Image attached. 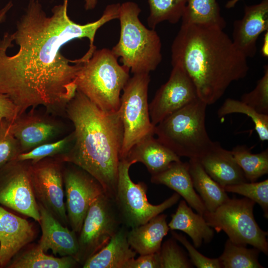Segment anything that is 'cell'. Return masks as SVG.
<instances>
[{
    "instance_id": "obj_2",
    "label": "cell",
    "mask_w": 268,
    "mask_h": 268,
    "mask_svg": "<svg viewBox=\"0 0 268 268\" xmlns=\"http://www.w3.org/2000/svg\"><path fill=\"white\" fill-rule=\"evenodd\" d=\"M171 50L172 65L184 68L207 105L215 103L249 71L247 58L218 26L181 24Z\"/></svg>"
},
{
    "instance_id": "obj_23",
    "label": "cell",
    "mask_w": 268,
    "mask_h": 268,
    "mask_svg": "<svg viewBox=\"0 0 268 268\" xmlns=\"http://www.w3.org/2000/svg\"><path fill=\"white\" fill-rule=\"evenodd\" d=\"M167 215L159 214L147 222L130 229L128 240L130 247L140 255L160 251L163 238L170 230Z\"/></svg>"
},
{
    "instance_id": "obj_11",
    "label": "cell",
    "mask_w": 268,
    "mask_h": 268,
    "mask_svg": "<svg viewBox=\"0 0 268 268\" xmlns=\"http://www.w3.org/2000/svg\"><path fill=\"white\" fill-rule=\"evenodd\" d=\"M15 160L0 169V204L39 222L40 215L32 185L30 166Z\"/></svg>"
},
{
    "instance_id": "obj_24",
    "label": "cell",
    "mask_w": 268,
    "mask_h": 268,
    "mask_svg": "<svg viewBox=\"0 0 268 268\" xmlns=\"http://www.w3.org/2000/svg\"><path fill=\"white\" fill-rule=\"evenodd\" d=\"M168 225L171 230H181L188 235L197 248L203 242H210L214 237L212 228L207 224L203 215L194 212L184 200L180 201Z\"/></svg>"
},
{
    "instance_id": "obj_40",
    "label": "cell",
    "mask_w": 268,
    "mask_h": 268,
    "mask_svg": "<svg viewBox=\"0 0 268 268\" xmlns=\"http://www.w3.org/2000/svg\"><path fill=\"white\" fill-rule=\"evenodd\" d=\"M262 56L267 58L268 56V31L265 32L262 47L261 50Z\"/></svg>"
},
{
    "instance_id": "obj_17",
    "label": "cell",
    "mask_w": 268,
    "mask_h": 268,
    "mask_svg": "<svg viewBox=\"0 0 268 268\" xmlns=\"http://www.w3.org/2000/svg\"><path fill=\"white\" fill-rule=\"evenodd\" d=\"M38 206L42 229L38 246L44 252L51 250L55 255L72 256L77 260L79 244L76 232L63 225L40 203Z\"/></svg>"
},
{
    "instance_id": "obj_26",
    "label": "cell",
    "mask_w": 268,
    "mask_h": 268,
    "mask_svg": "<svg viewBox=\"0 0 268 268\" xmlns=\"http://www.w3.org/2000/svg\"><path fill=\"white\" fill-rule=\"evenodd\" d=\"M181 20L184 24L212 25L223 29L226 26L216 0H188Z\"/></svg>"
},
{
    "instance_id": "obj_13",
    "label": "cell",
    "mask_w": 268,
    "mask_h": 268,
    "mask_svg": "<svg viewBox=\"0 0 268 268\" xmlns=\"http://www.w3.org/2000/svg\"><path fill=\"white\" fill-rule=\"evenodd\" d=\"M63 175L68 223L73 231L79 233L90 204L105 192L96 179L76 165L65 170Z\"/></svg>"
},
{
    "instance_id": "obj_35",
    "label": "cell",
    "mask_w": 268,
    "mask_h": 268,
    "mask_svg": "<svg viewBox=\"0 0 268 268\" xmlns=\"http://www.w3.org/2000/svg\"><path fill=\"white\" fill-rule=\"evenodd\" d=\"M159 253L161 268H193L192 263L173 237L168 239L162 244Z\"/></svg>"
},
{
    "instance_id": "obj_6",
    "label": "cell",
    "mask_w": 268,
    "mask_h": 268,
    "mask_svg": "<svg viewBox=\"0 0 268 268\" xmlns=\"http://www.w3.org/2000/svg\"><path fill=\"white\" fill-rule=\"evenodd\" d=\"M207 106L198 98L165 118L155 127L158 140L179 157L198 160L213 143L205 127Z\"/></svg>"
},
{
    "instance_id": "obj_33",
    "label": "cell",
    "mask_w": 268,
    "mask_h": 268,
    "mask_svg": "<svg viewBox=\"0 0 268 268\" xmlns=\"http://www.w3.org/2000/svg\"><path fill=\"white\" fill-rule=\"evenodd\" d=\"M226 192L236 193L253 201L262 208L268 218V180L260 182H243L223 187Z\"/></svg>"
},
{
    "instance_id": "obj_29",
    "label": "cell",
    "mask_w": 268,
    "mask_h": 268,
    "mask_svg": "<svg viewBox=\"0 0 268 268\" xmlns=\"http://www.w3.org/2000/svg\"><path fill=\"white\" fill-rule=\"evenodd\" d=\"M260 251L256 248L237 244L229 239L222 255L218 258L222 268H263L259 262Z\"/></svg>"
},
{
    "instance_id": "obj_3",
    "label": "cell",
    "mask_w": 268,
    "mask_h": 268,
    "mask_svg": "<svg viewBox=\"0 0 268 268\" xmlns=\"http://www.w3.org/2000/svg\"><path fill=\"white\" fill-rule=\"evenodd\" d=\"M65 111L74 127V140L69 151L59 158L91 175L114 199L123 140L119 110L104 111L77 90Z\"/></svg>"
},
{
    "instance_id": "obj_8",
    "label": "cell",
    "mask_w": 268,
    "mask_h": 268,
    "mask_svg": "<svg viewBox=\"0 0 268 268\" xmlns=\"http://www.w3.org/2000/svg\"><path fill=\"white\" fill-rule=\"evenodd\" d=\"M149 73L134 74L125 85L119 109L123 127L120 160L126 159L131 149L143 138L155 134L148 103Z\"/></svg>"
},
{
    "instance_id": "obj_38",
    "label": "cell",
    "mask_w": 268,
    "mask_h": 268,
    "mask_svg": "<svg viewBox=\"0 0 268 268\" xmlns=\"http://www.w3.org/2000/svg\"><path fill=\"white\" fill-rule=\"evenodd\" d=\"M159 252L133 258L126 264L124 268H161Z\"/></svg>"
},
{
    "instance_id": "obj_39",
    "label": "cell",
    "mask_w": 268,
    "mask_h": 268,
    "mask_svg": "<svg viewBox=\"0 0 268 268\" xmlns=\"http://www.w3.org/2000/svg\"><path fill=\"white\" fill-rule=\"evenodd\" d=\"M18 116L17 106L6 95L0 93V120L12 123Z\"/></svg>"
},
{
    "instance_id": "obj_28",
    "label": "cell",
    "mask_w": 268,
    "mask_h": 268,
    "mask_svg": "<svg viewBox=\"0 0 268 268\" xmlns=\"http://www.w3.org/2000/svg\"><path fill=\"white\" fill-rule=\"evenodd\" d=\"M231 151L248 181L255 182L262 176L268 174V149L254 154L246 145H237Z\"/></svg>"
},
{
    "instance_id": "obj_22",
    "label": "cell",
    "mask_w": 268,
    "mask_h": 268,
    "mask_svg": "<svg viewBox=\"0 0 268 268\" xmlns=\"http://www.w3.org/2000/svg\"><path fill=\"white\" fill-rule=\"evenodd\" d=\"M129 230L122 225L103 248L85 261L83 268H124L126 264L136 254L128 242Z\"/></svg>"
},
{
    "instance_id": "obj_4",
    "label": "cell",
    "mask_w": 268,
    "mask_h": 268,
    "mask_svg": "<svg viewBox=\"0 0 268 268\" xmlns=\"http://www.w3.org/2000/svg\"><path fill=\"white\" fill-rule=\"evenodd\" d=\"M140 12V8L134 1L121 4L120 39L111 49L115 57L120 58L122 65L133 74L149 73L162 59L160 37L155 29H148L141 23Z\"/></svg>"
},
{
    "instance_id": "obj_20",
    "label": "cell",
    "mask_w": 268,
    "mask_h": 268,
    "mask_svg": "<svg viewBox=\"0 0 268 268\" xmlns=\"http://www.w3.org/2000/svg\"><path fill=\"white\" fill-rule=\"evenodd\" d=\"M150 181L154 184L164 185L175 191L198 213L203 215L206 211L202 201L194 188L189 162H174L165 170L151 175Z\"/></svg>"
},
{
    "instance_id": "obj_27",
    "label": "cell",
    "mask_w": 268,
    "mask_h": 268,
    "mask_svg": "<svg viewBox=\"0 0 268 268\" xmlns=\"http://www.w3.org/2000/svg\"><path fill=\"white\" fill-rule=\"evenodd\" d=\"M77 263L72 256L57 258L47 255L38 245L16 257L7 266L12 268H70Z\"/></svg>"
},
{
    "instance_id": "obj_30",
    "label": "cell",
    "mask_w": 268,
    "mask_h": 268,
    "mask_svg": "<svg viewBox=\"0 0 268 268\" xmlns=\"http://www.w3.org/2000/svg\"><path fill=\"white\" fill-rule=\"evenodd\" d=\"M188 0H148V26L155 29L159 23L167 21L175 24L182 17Z\"/></svg>"
},
{
    "instance_id": "obj_19",
    "label": "cell",
    "mask_w": 268,
    "mask_h": 268,
    "mask_svg": "<svg viewBox=\"0 0 268 268\" xmlns=\"http://www.w3.org/2000/svg\"><path fill=\"white\" fill-rule=\"evenodd\" d=\"M205 171L222 187L248 182L231 150L213 141L208 150L198 160Z\"/></svg>"
},
{
    "instance_id": "obj_5",
    "label": "cell",
    "mask_w": 268,
    "mask_h": 268,
    "mask_svg": "<svg viewBox=\"0 0 268 268\" xmlns=\"http://www.w3.org/2000/svg\"><path fill=\"white\" fill-rule=\"evenodd\" d=\"M129 71L118 63L111 50H96L78 73L77 90L101 110L117 112L121 91L130 77Z\"/></svg>"
},
{
    "instance_id": "obj_9",
    "label": "cell",
    "mask_w": 268,
    "mask_h": 268,
    "mask_svg": "<svg viewBox=\"0 0 268 268\" xmlns=\"http://www.w3.org/2000/svg\"><path fill=\"white\" fill-rule=\"evenodd\" d=\"M132 164L126 159L120 160L114 198L122 224L129 229L147 222L176 204L181 197L175 193L159 204H151L146 197L147 185L143 182L135 183L130 176L129 169Z\"/></svg>"
},
{
    "instance_id": "obj_14",
    "label": "cell",
    "mask_w": 268,
    "mask_h": 268,
    "mask_svg": "<svg viewBox=\"0 0 268 268\" xmlns=\"http://www.w3.org/2000/svg\"><path fill=\"white\" fill-rule=\"evenodd\" d=\"M172 66L168 80L158 89L149 104L150 118L154 126L199 98L194 83L184 68L179 64Z\"/></svg>"
},
{
    "instance_id": "obj_18",
    "label": "cell",
    "mask_w": 268,
    "mask_h": 268,
    "mask_svg": "<svg viewBox=\"0 0 268 268\" xmlns=\"http://www.w3.org/2000/svg\"><path fill=\"white\" fill-rule=\"evenodd\" d=\"M34 236L27 220L0 206V267L7 266Z\"/></svg>"
},
{
    "instance_id": "obj_25",
    "label": "cell",
    "mask_w": 268,
    "mask_h": 268,
    "mask_svg": "<svg viewBox=\"0 0 268 268\" xmlns=\"http://www.w3.org/2000/svg\"><path fill=\"white\" fill-rule=\"evenodd\" d=\"M189 172L194 188L199 193L206 210L214 211L229 199L223 187L212 179L196 159H190Z\"/></svg>"
},
{
    "instance_id": "obj_31",
    "label": "cell",
    "mask_w": 268,
    "mask_h": 268,
    "mask_svg": "<svg viewBox=\"0 0 268 268\" xmlns=\"http://www.w3.org/2000/svg\"><path fill=\"white\" fill-rule=\"evenodd\" d=\"M233 113L244 114L250 117L260 139L262 141L268 140V115L258 112L241 100L227 98L218 110L217 115L222 117Z\"/></svg>"
},
{
    "instance_id": "obj_37",
    "label": "cell",
    "mask_w": 268,
    "mask_h": 268,
    "mask_svg": "<svg viewBox=\"0 0 268 268\" xmlns=\"http://www.w3.org/2000/svg\"><path fill=\"white\" fill-rule=\"evenodd\" d=\"M173 237L180 242L187 250L191 263L198 268H221L218 258H209L200 253L186 237L171 230Z\"/></svg>"
},
{
    "instance_id": "obj_1",
    "label": "cell",
    "mask_w": 268,
    "mask_h": 268,
    "mask_svg": "<svg viewBox=\"0 0 268 268\" xmlns=\"http://www.w3.org/2000/svg\"><path fill=\"white\" fill-rule=\"evenodd\" d=\"M69 0L52 9L49 16L39 0H30L12 34L0 40V93L17 106L19 116L31 108L43 106L48 113L65 111L77 91L76 78L83 57L71 60L62 47L75 39L87 38L88 51L94 53L97 31L118 19L120 4L108 5L98 20L80 24L67 14Z\"/></svg>"
},
{
    "instance_id": "obj_16",
    "label": "cell",
    "mask_w": 268,
    "mask_h": 268,
    "mask_svg": "<svg viewBox=\"0 0 268 268\" xmlns=\"http://www.w3.org/2000/svg\"><path fill=\"white\" fill-rule=\"evenodd\" d=\"M268 31V0L246 5L242 18L234 21L231 39L237 49L246 57L253 58L260 35Z\"/></svg>"
},
{
    "instance_id": "obj_42",
    "label": "cell",
    "mask_w": 268,
    "mask_h": 268,
    "mask_svg": "<svg viewBox=\"0 0 268 268\" xmlns=\"http://www.w3.org/2000/svg\"><path fill=\"white\" fill-rule=\"evenodd\" d=\"M84 7L86 10L93 9L97 3V0H84Z\"/></svg>"
},
{
    "instance_id": "obj_12",
    "label": "cell",
    "mask_w": 268,
    "mask_h": 268,
    "mask_svg": "<svg viewBox=\"0 0 268 268\" xmlns=\"http://www.w3.org/2000/svg\"><path fill=\"white\" fill-rule=\"evenodd\" d=\"M59 157L44 158L30 166L35 196L63 225L68 223L65 204L63 175Z\"/></svg>"
},
{
    "instance_id": "obj_32",
    "label": "cell",
    "mask_w": 268,
    "mask_h": 268,
    "mask_svg": "<svg viewBox=\"0 0 268 268\" xmlns=\"http://www.w3.org/2000/svg\"><path fill=\"white\" fill-rule=\"evenodd\" d=\"M74 140V135L72 132L64 138L43 144L28 152L20 153L16 160H30L33 164L46 158L62 156L69 151Z\"/></svg>"
},
{
    "instance_id": "obj_34",
    "label": "cell",
    "mask_w": 268,
    "mask_h": 268,
    "mask_svg": "<svg viewBox=\"0 0 268 268\" xmlns=\"http://www.w3.org/2000/svg\"><path fill=\"white\" fill-rule=\"evenodd\" d=\"M241 101L258 112L268 115V66L264 67L263 76L258 81L255 88L243 94Z\"/></svg>"
},
{
    "instance_id": "obj_21",
    "label": "cell",
    "mask_w": 268,
    "mask_h": 268,
    "mask_svg": "<svg viewBox=\"0 0 268 268\" xmlns=\"http://www.w3.org/2000/svg\"><path fill=\"white\" fill-rule=\"evenodd\" d=\"M153 136H148L135 144L126 158L133 164L143 163L151 175L165 170L174 162L181 161L180 157Z\"/></svg>"
},
{
    "instance_id": "obj_41",
    "label": "cell",
    "mask_w": 268,
    "mask_h": 268,
    "mask_svg": "<svg viewBox=\"0 0 268 268\" xmlns=\"http://www.w3.org/2000/svg\"><path fill=\"white\" fill-rule=\"evenodd\" d=\"M12 6V2L10 1L2 9L0 10V23L4 21L7 12Z\"/></svg>"
},
{
    "instance_id": "obj_10",
    "label": "cell",
    "mask_w": 268,
    "mask_h": 268,
    "mask_svg": "<svg viewBox=\"0 0 268 268\" xmlns=\"http://www.w3.org/2000/svg\"><path fill=\"white\" fill-rule=\"evenodd\" d=\"M114 199L105 193L90 204L78 238L77 257L82 265L103 248L122 226Z\"/></svg>"
},
{
    "instance_id": "obj_36",
    "label": "cell",
    "mask_w": 268,
    "mask_h": 268,
    "mask_svg": "<svg viewBox=\"0 0 268 268\" xmlns=\"http://www.w3.org/2000/svg\"><path fill=\"white\" fill-rule=\"evenodd\" d=\"M10 123L0 120V169L21 153L18 141L9 130Z\"/></svg>"
},
{
    "instance_id": "obj_43",
    "label": "cell",
    "mask_w": 268,
    "mask_h": 268,
    "mask_svg": "<svg viewBox=\"0 0 268 268\" xmlns=\"http://www.w3.org/2000/svg\"><path fill=\"white\" fill-rule=\"evenodd\" d=\"M241 0H230L226 4V7L230 8L234 7L235 4Z\"/></svg>"
},
{
    "instance_id": "obj_15",
    "label": "cell",
    "mask_w": 268,
    "mask_h": 268,
    "mask_svg": "<svg viewBox=\"0 0 268 268\" xmlns=\"http://www.w3.org/2000/svg\"><path fill=\"white\" fill-rule=\"evenodd\" d=\"M9 130L18 141L21 153H24L57 140L63 132L64 126L50 116L31 109L10 123Z\"/></svg>"
},
{
    "instance_id": "obj_7",
    "label": "cell",
    "mask_w": 268,
    "mask_h": 268,
    "mask_svg": "<svg viewBox=\"0 0 268 268\" xmlns=\"http://www.w3.org/2000/svg\"><path fill=\"white\" fill-rule=\"evenodd\" d=\"M255 203L247 198H229L214 211H206L203 216L217 233L223 231L232 242L251 245L268 255V232L261 229L255 220Z\"/></svg>"
}]
</instances>
